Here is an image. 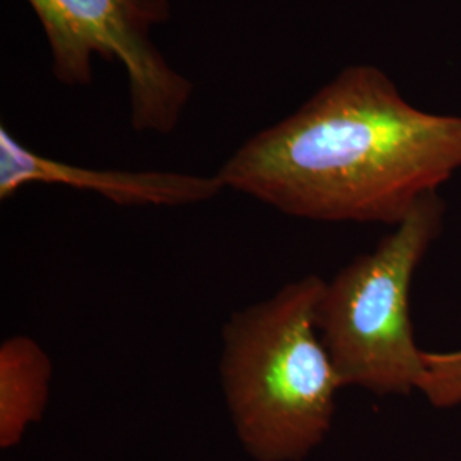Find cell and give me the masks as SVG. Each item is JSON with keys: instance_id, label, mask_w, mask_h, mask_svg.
Segmentation results:
<instances>
[{"instance_id": "52a82bcc", "label": "cell", "mask_w": 461, "mask_h": 461, "mask_svg": "<svg viewBox=\"0 0 461 461\" xmlns=\"http://www.w3.org/2000/svg\"><path fill=\"white\" fill-rule=\"evenodd\" d=\"M460 354H461V350H460Z\"/></svg>"}, {"instance_id": "6da1fadb", "label": "cell", "mask_w": 461, "mask_h": 461, "mask_svg": "<svg viewBox=\"0 0 461 461\" xmlns=\"http://www.w3.org/2000/svg\"><path fill=\"white\" fill-rule=\"evenodd\" d=\"M460 169V115L417 108L378 67L350 66L215 175L291 217L395 228Z\"/></svg>"}, {"instance_id": "3957f363", "label": "cell", "mask_w": 461, "mask_h": 461, "mask_svg": "<svg viewBox=\"0 0 461 461\" xmlns=\"http://www.w3.org/2000/svg\"><path fill=\"white\" fill-rule=\"evenodd\" d=\"M445 211L438 194L422 198L376 247L325 280L316 327L344 388L378 396L428 388L429 352L415 342L411 289Z\"/></svg>"}, {"instance_id": "8992f818", "label": "cell", "mask_w": 461, "mask_h": 461, "mask_svg": "<svg viewBox=\"0 0 461 461\" xmlns=\"http://www.w3.org/2000/svg\"><path fill=\"white\" fill-rule=\"evenodd\" d=\"M53 381L49 352L30 335H13L0 344V446L21 443L30 426L47 411Z\"/></svg>"}, {"instance_id": "7a4b0ae2", "label": "cell", "mask_w": 461, "mask_h": 461, "mask_svg": "<svg viewBox=\"0 0 461 461\" xmlns=\"http://www.w3.org/2000/svg\"><path fill=\"white\" fill-rule=\"evenodd\" d=\"M325 279L287 282L221 329L219 379L240 443L257 461H299L327 438L344 388L316 327Z\"/></svg>"}, {"instance_id": "5b68a950", "label": "cell", "mask_w": 461, "mask_h": 461, "mask_svg": "<svg viewBox=\"0 0 461 461\" xmlns=\"http://www.w3.org/2000/svg\"><path fill=\"white\" fill-rule=\"evenodd\" d=\"M30 185H59L96 194L122 207H186L217 197L224 188L217 175L178 171H125L70 165L43 156L0 127V200Z\"/></svg>"}, {"instance_id": "277c9868", "label": "cell", "mask_w": 461, "mask_h": 461, "mask_svg": "<svg viewBox=\"0 0 461 461\" xmlns=\"http://www.w3.org/2000/svg\"><path fill=\"white\" fill-rule=\"evenodd\" d=\"M47 36L59 83H93L95 59H116L127 72L135 132L169 135L194 86L166 62L150 30L167 21V0H26Z\"/></svg>"}]
</instances>
